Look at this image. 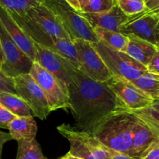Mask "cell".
I'll list each match as a JSON object with an SVG mask.
<instances>
[{
  "mask_svg": "<svg viewBox=\"0 0 159 159\" xmlns=\"http://www.w3.org/2000/svg\"><path fill=\"white\" fill-rule=\"evenodd\" d=\"M72 43L77 53L78 69L81 72L99 82H107L113 77L91 42L83 39H75Z\"/></svg>",
  "mask_w": 159,
  "mask_h": 159,
  "instance_id": "8992f818",
  "label": "cell"
},
{
  "mask_svg": "<svg viewBox=\"0 0 159 159\" xmlns=\"http://www.w3.org/2000/svg\"><path fill=\"white\" fill-rule=\"evenodd\" d=\"M34 44L36 51L35 62L54 75L68 88L71 81L68 70V60L35 42H34Z\"/></svg>",
  "mask_w": 159,
  "mask_h": 159,
  "instance_id": "7c38bea8",
  "label": "cell"
},
{
  "mask_svg": "<svg viewBox=\"0 0 159 159\" xmlns=\"http://www.w3.org/2000/svg\"><path fill=\"white\" fill-rule=\"evenodd\" d=\"M92 43L113 75L131 82L148 72L144 65L125 52L113 49L101 40Z\"/></svg>",
  "mask_w": 159,
  "mask_h": 159,
  "instance_id": "277c9868",
  "label": "cell"
},
{
  "mask_svg": "<svg viewBox=\"0 0 159 159\" xmlns=\"http://www.w3.org/2000/svg\"><path fill=\"white\" fill-rule=\"evenodd\" d=\"M146 68L148 72L159 75V48Z\"/></svg>",
  "mask_w": 159,
  "mask_h": 159,
  "instance_id": "f546056e",
  "label": "cell"
},
{
  "mask_svg": "<svg viewBox=\"0 0 159 159\" xmlns=\"http://www.w3.org/2000/svg\"><path fill=\"white\" fill-rule=\"evenodd\" d=\"M17 142L18 150L16 159H47L36 138Z\"/></svg>",
  "mask_w": 159,
  "mask_h": 159,
  "instance_id": "7402d4cb",
  "label": "cell"
},
{
  "mask_svg": "<svg viewBox=\"0 0 159 159\" xmlns=\"http://www.w3.org/2000/svg\"><path fill=\"white\" fill-rule=\"evenodd\" d=\"M80 13L88 21L93 29L101 28L116 32H119L120 28L129 18V16L120 9L117 4L115 5L110 10L105 12L85 13L80 12Z\"/></svg>",
  "mask_w": 159,
  "mask_h": 159,
  "instance_id": "9a60e30c",
  "label": "cell"
},
{
  "mask_svg": "<svg viewBox=\"0 0 159 159\" xmlns=\"http://www.w3.org/2000/svg\"><path fill=\"white\" fill-rule=\"evenodd\" d=\"M0 22L17 46L35 61L36 51L33 40L28 37L5 8L0 6Z\"/></svg>",
  "mask_w": 159,
  "mask_h": 159,
  "instance_id": "5bb4252c",
  "label": "cell"
},
{
  "mask_svg": "<svg viewBox=\"0 0 159 159\" xmlns=\"http://www.w3.org/2000/svg\"><path fill=\"white\" fill-rule=\"evenodd\" d=\"M116 5V0H89L81 12L99 13L110 10Z\"/></svg>",
  "mask_w": 159,
  "mask_h": 159,
  "instance_id": "484cf974",
  "label": "cell"
},
{
  "mask_svg": "<svg viewBox=\"0 0 159 159\" xmlns=\"http://www.w3.org/2000/svg\"><path fill=\"white\" fill-rule=\"evenodd\" d=\"M29 74L44 93L51 112L59 109H69L68 88L63 82L35 61Z\"/></svg>",
  "mask_w": 159,
  "mask_h": 159,
  "instance_id": "5b68a950",
  "label": "cell"
},
{
  "mask_svg": "<svg viewBox=\"0 0 159 159\" xmlns=\"http://www.w3.org/2000/svg\"><path fill=\"white\" fill-rule=\"evenodd\" d=\"M132 83L148 95L154 101H159V75L147 72L135 80Z\"/></svg>",
  "mask_w": 159,
  "mask_h": 159,
  "instance_id": "44dd1931",
  "label": "cell"
},
{
  "mask_svg": "<svg viewBox=\"0 0 159 159\" xmlns=\"http://www.w3.org/2000/svg\"><path fill=\"white\" fill-rule=\"evenodd\" d=\"M11 140L13 139H12L10 134L0 130V159H2V152L3 145H4L7 141H11Z\"/></svg>",
  "mask_w": 159,
  "mask_h": 159,
  "instance_id": "d6a6232c",
  "label": "cell"
},
{
  "mask_svg": "<svg viewBox=\"0 0 159 159\" xmlns=\"http://www.w3.org/2000/svg\"><path fill=\"white\" fill-rule=\"evenodd\" d=\"M158 141H159V137L158 138Z\"/></svg>",
  "mask_w": 159,
  "mask_h": 159,
  "instance_id": "ab89813d",
  "label": "cell"
},
{
  "mask_svg": "<svg viewBox=\"0 0 159 159\" xmlns=\"http://www.w3.org/2000/svg\"><path fill=\"white\" fill-rule=\"evenodd\" d=\"M71 7L73 8L74 9H75L76 11L78 12H81V9H80V6H79V2L78 0H65Z\"/></svg>",
  "mask_w": 159,
  "mask_h": 159,
  "instance_id": "836d02e7",
  "label": "cell"
},
{
  "mask_svg": "<svg viewBox=\"0 0 159 159\" xmlns=\"http://www.w3.org/2000/svg\"><path fill=\"white\" fill-rule=\"evenodd\" d=\"M43 2L56 16L71 41L75 39H83L91 43L99 41L88 21L65 0H43Z\"/></svg>",
  "mask_w": 159,
  "mask_h": 159,
  "instance_id": "3957f363",
  "label": "cell"
},
{
  "mask_svg": "<svg viewBox=\"0 0 159 159\" xmlns=\"http://www.w3.org/2000/svg\"><path fill=\"white\" fill-rule=\"evenodd\" d=\"M134 116L139 118L141 120L148 126L154 134L159 137V111L155 110L153 107H145L136 110H130Z\"/></svg>",
  "mask_w": 159,
  "mask_h": 159,
  "instance_id": "cb8c5ba5",
  "label": "cell"
},
{
  "mask_svg": "<svg viewBox=\"0 0 159 159\" xmlns=\"http://www.w3.org/2000/svg\"><path fill=\"white\" fill-rule=\"evenodd\" d=\"M107 83L129 110H140L153 104V99L130 81L113 75Z\"/></svg>",
  "mask_w": 159,
  "mask_h": 159,
  "instance_id": "30bf717a",
  "label": "cell"
},
{
  "mask_svg": "<svg viewBox=\"0 0 159 159\" xmlns=\"http://www.w3.org/2000/svg\"><path fill=\"white\" fill-rule=\"evenodd\" d=\"M0 41L3 56L0 70L12 79L20 75L29 74L34 61L12 40L1 22Z\"/></svg>",
  "mask_w": 159,
  "mask_h": 159,
  "instance_id": "52a82bcc",
  "label": "cell"
},
{
  "mask_svg": "<svg viewBox=\"0 0 159 159\" xmlns=\"http://www.w3.org/2000/svg\"><path fill=\"white\" fill-rule=\"evenodd\" d=\"M124 35L132 34L149 42L159 48V16L143 12L129 16L127 21L120 28Z\"/></svg>",
  "mask_w": 159,
  "mask_h": 159,
  "instance_id": "9c48e42d",
  "label": "cell"
},
{
  "mask_svg": "<svg viewBox=\"0 0 159 159\" xmlns=\"http://www.w3.org/2000/svg\"><path fill=\"white\" fill-rule=\"evenodd\" d=\"M58 159H82V158H78V157L74 156V155H71V154H69L68 152V153H67L66 155H64V156L61 157V158H58Z\"/></svg>",
  "mask_w": 159,
  "mask_h": 159,
  "instance_id": "e575fe53",
  "label": "cell"
},
{
  "mask_svg": "<svg viewBox=\"0 0 159 159\" xmlns=\"http://www.w3.org/2000/svg\"><path fill=\"white\" fill-rule=\"evenodd\" d=\"M139 159H159V141L158 138L145 149Z\"/></svg>",
  "mask_w": 159,
  "mask_h": 159,
  "instance_id": "83f0119b",
  "label": "cell"
},
{
  "mask_svg": "<svg viewBox=\"0 0 159 159\" xmlns=\"http://www.w3.org/2000/svg\"><path fill=\"white\" fill-rule=\"evenodd\" d=\"M89 1V0H78V2H79V6H80L81 12H82V9H84V7H85V6H86L87 4H88Z\"/></svg>",
  "mask_w": 159,
  "mask_h": 159,
  "instance_id": "d590c367",
  "label": "cell"
},
{
  "mask_svg": "<svg viewBox=\"0 0 159 159\" xmlns=\"http://www.w3.org/2000/svg\"><path fill=\"white\" fill-rule=\"evenodd\" d=\"M146 12L159 16V0H145Z\"/></svg>",
  "mask_w": 159,
  "mask_h": 159,
  "instance_id": "4dcf8cb0",
  "label": "cell"
},
{
  "mask_svg": "<svg viewBox=\"0 0 159 159\" xmlns=\"http://www.w3.org/2000/svg\"><path fill=\"white\" fill-rule=\"evenodd\" d=\"M13 79L16 93L27 104L33 116L42 120H46L51 110L44 93L32 76L23 74Z\"/></svg>",
  "mask_w": 159,
  "mask_h": 159,
  "instance_id": "ba28073f",
  "label": "cell"
},
{
  "mask_svg": "<svg viewBox=\"0 0 159 159\" xmlns=\"http://www.w3.org/2000/svg\"><path fill=\"white\" fill-rule=\"evenodd\" d=\"M47 159H48V158H47Z\"/></svg>",
  "mask_w": 159,
  "mask_h": 159,
  "instance_id": "60d3db41",
  "label": "cell"
},
{
  "mask_svg": "<svg viewBox=\"0 0 159 159\" xmlns=\"http://www.w3.org/2000/svg\"><path fill=\"white\" fill-rule=\"evenodd\" d=\"M2 46H1V41H0V60H1V62H2Z\"/></svg>",
  "mask_w": 159,
  "mask_h": 159,
  "instance_id": "74e56055",
  "label": "cell"
},
{
  "mask_svg": "<svg viewBox=\"0 0 159 159\" xmlns=\"http://www.w3.org/2000/svg\"><path fill=\"white\" fill-rule=\"evenodd\" d=\"M152 107H153L155 110L159 111V101H154L153 104L152 105Z\"/></svg>",
  "mask_w": 159,
  "mask_h": 159,
  "instance_id": "8d00e7d4",
  "label": "cell"
},
{
  "mask_svg": "<svg viewBox=\"0 0 159 159\" xmlns=\"http://www.w3.org/2000/svg\"><path fill=\"white\" fill-rule=\"evenodd\" d=\"M0 103L16 116H33L27 104L16 94L9 93H0Z\"/></svg>",
  "mask_w": 159,
  "mask_h": 159,
  "instance_id": "d6986e66",
  "label": "cell"
},
{
  "mask_svg": "<svg viewBox=\"0 0 159 159\" xmlns=\"http://www.w3.org/2000/svg\"><path fill=\"white\" fill-rule=\"evenodd\" d=\"M116 4L127 16L147 11L145 0H116Z\"/></svg>",
  "mask_w": 159,
  "mask_h": 159,
  "instance_id": "d4e9b609",
  "label": "cell"
},
{
  "mask_svg": "<svg viewBox=\"0 0 159 159\" xmlns=\"http://www.w3.org/2000/svg\"><path fill=\"white\" fill-rule=\"evenodd\" d=\"M16 117L0 103V128L8 129L9 123Z\"/></svg>",
  "mask_w": 159,
  "mask_h": 159,
  "instance_id": "f1b7e54d",
  "label": "cell"
},
{
  "mask_svg": "<svg viewBox=\"0 0 159 159\" xmlns=\"http://www.w3.org/2000/svg\"><path fill=\"white\" fill-rule=\"evenodd\" d=\"M157 138L148 126L135 116L132 128L131 157L139 159L141 154Z\"/></svg>",
  "mask_w": 159,
  "mask_h": 159,
  "instance_id": "2e32d148",
  "label": "cell"
},
{
  "mask_svg": "<svg viewBox=\"0 0 159 159\" xmlns=\"http://www.w3.org/2000/svg\"><path fill=\"white\" fill-rule=\"evenodd\" d=\"M20 26L33 41L61 56L64 58L69 61L76 68H79L77 53L71 40L52 37L26 26Z\"/></svg>",
  "mask_w": 159,
  "mask_h": 159,
  "instance_id": "8fae6325",
  "label": "cell"
},
{
  "mask_svg": "<svg viewBox=\"0 0 159 159\" xmlns=\"http://www.w3.org/2000/svg\"><path fill=\"white\" fill-rule=\"evenodd\" d=\"M107 152H108V159H135L126 154L120 153L109 148H107Z\"/></svg>",
  "mask_w": 159,
  "mask_h": 159,
  "instance_id": "1f68e13d",
  "label": "cell"
},
{
  "mask_svg": "<svg viewBox=\"0 0 159 159\" xmlns=\"http://www.w3.org/2000/svg\"><path fill=\"white\" fill-rule=\"evenodd\" d=\"M43 2V0H0V6L11 13L23 16Z\"/></svg>",
  "mask_w": 159,
  "mask_h": 159,
  "instance_id": "603a6c76",
  "label": "cell"
},
{
  "mask_svg": "<svg viewBox=\"0 0 159 159\" xmlns=\"http://www.w3.org/2000/svg\"><path fill=\"white\" fill-rule=\"evenodd\" d=\"M12 139L17 141L35 139L37 126L34 116H16L8 126Z\"/></svg>",
  "mask_w": 159,
  "mask_h": 159,
  "instance_id": "ac0fdd59",
  "label": "cell"
},
{
  "mask_svg": "<svg viewBox=\"0 0 159 159\" xmlns=\"http://www.w3.org/2000/svg\"><path fill=\"white\" fill-rule=\"evenodd\" d=\"M68 85L69 110L76 128L91 134L93 130L112 114L129 110L107 82H99L81 72L69 61Z\"/></svg>",
  "mask_w": 159,
  "mask_h": 159,
  "instance_id": "6da1fadb",
  "label": "cell"
},
{
  "mask_svg": "<svg viewBox=\"0 0 159 159\" xmlns=\"http://www.w3.org/2000/svg\"><path fill=\"white\" fill-rule=\"evenodd\" d=\"M9 93L16 94L14 85V79L6 75L0 70V93Z\"/></svg>",
  "mask_w": 159,
  "mask_h": 159,
  "instance_id": "4316f807",
  "label": "cell"
},
{
  "mask_svg": "<svg viewBox=\"0 0 159 159\" xmlns=\"http://www.w3.org/2000/svg\"><path fill=\"white\" fill-rule=\"evenodd\" d=\"M127 36L128 37V43L125 53L141 65L147 67L158 51V48L134 35L129 34Z\"/></svg>",
  "mask_w": 159,
  "mask_h": 159,
  "instance_id": "e0dca14e",
  "label": "cell"
},
{
  "mask_svg": "<svg viewBox=\"0 0 159 159\" xmlns=\"http://www.w3.org/2000/svg\"><path fill=\"white\" fill-rule=\"evenodd\" d=\"M93 30L99 40L113 49L125 52L128 43V37L127 35L116 31L108 30L101 28H95Z\"/></svg>",
  "mask_w": 159,
  "mask_h": 159,
  "instance_id": "ffe728a7",
  "label": "cell"
},
{
  "mask_svg": "<svg viewBox=\"0 0 159 159\" xmlns=\"http://www.w3.org/2000/svg\"><path fill=\"white\" fill-rule=\"evenodd\" d=\"M1 64H2V62H1V60H0V66H1Z\"/></svg>",
  "mask_w": 159,
  "mask_h": 159,
  "instance_id": "f35d334b",
  "label": "cell"
},
{
  "mask_svg": "<svg viewBox=\"0 0 159 159\" xmlns=\"http://www.w3.org/2000/svg\"><path fill=\"white\" fill-rule=\"evenodd\" d=\"M57 130L69 141L70 149L68 153L82 159H95L92 154L90 134L67 124L58 126Z\"/></svg>",
  "mask_w": 159,
  "mask_h": 159,
  "instance_id": "4fadbf2b",
  "label": "cell"
},
{
  "mask_svg": "<svg viewBox=\"0 0 159 159\" xmlns=\"http://www.w3.org/2000/svg\"><path fill=\"white\" fill-rule=\"evenodd\" d=\"M134 119L130 110L118 112L102 120L91 134L107 148L131 157Z\"/></svg>",
  "mask_w": 159,
  "mask_h": 159,
  "instance_id": "7a4b0ae2",
  "label": "cell"
}]
</instances>
